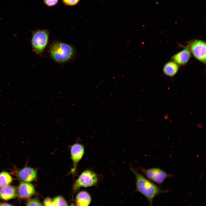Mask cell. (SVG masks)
<instances>
[{"mask_svg":"<svg viewBox=\"0 0 206 206\" xmlns=\"http://www.w3.org/2000/svg\"><path fill=\"white\" fill-rule=\"evenodd\" d=\"M130 169L136 178V191L144 196L148 200L150 206L153 205V201L157 196L167 193L168 190H162L157 185L145 178L132 167Z\"/></svg>","mask_w":206,"mask_h":206,"instance_id":"obj_1","label":"cell"},{"mask_svg":"<svg viewBox=\"0 0 206 206\" xmlns=\"http://www.w3.org/2000/svg\"><path fill=\"white\" fill-rule=\"evenodd\" d=\"M48 52L55 62L62 63L69 61L75 54V50L70 45L60 41H55L50 45Z\"/></svg>","mask_w":206,"mask_h":206,"instance_id":"obj_2","label":"cell"},{"mask_svg":"<svg viewBox=\"0 0 206 206\" xmlns=\"http://www.w3.org/2000/svg\"><path fill=\"white\" fill-rule=\"evenodd\" d=\"M49 32L46 29H38L32 32L31 43L32 50L36 54L42 56L47 45Z\"/></svg>","mask_w":206,"mask_h":206,"instance_id":"obj_3","label":"cell"},{"mask_svg":"<svg viewBox=\"0 0 206 206\" xmlns=\"http://www.w3.org/2000/svg\"><path fill=\"white\" fill-rule=\"evenodd\" d=\"M139 170L144 174L148 179L160 185L167 178L173 176L167 173L159 168H153L148 169L140 167Z\"/></svg>","mask_w":206,"mask_h":206,"instance_id":"obj_4","label":"cell"},{"mask_svg":"<svg viewBox=\"0 0 206 206\" xmlns=\"http://www.w3.org/2000/svg\"><path fill=\"white\" fill-rule=\"evenodd\" d=\"M98 179L97 174L90 170L84 171L80 175L75 183L74 189L76 191L80 187H86L96 185Z\"/></svg>","mask_w":206,"mask_h":206,"instance_id":"obj_5","label":"cell"},{"mask_svg":"<svg viewBox=\"0 0 206 206\" xmlns=\"http://www.w3.org/2000/svg\"><path fill=\"white\" fill-rule=\"evenodd\" d=\"M188 46L194 56L199 61L205 64V42L200 39H194L189 42Z\"/></svg>","mask_w":206,"mask_h":206,"instance_id":"obj_6","label":"cell"},{"mask_svg":"<svg viewBox=\"0 0 206 206\" xmlns=\"http://www.w3.org/2000/svg\"><path fill=\"white\" fill-rule=\"evenodd\" d=\"M16 176L21 180L29 182L35 180L37 177L36 170L29 167H25L17 172Z\"/></svg>","mask_w":206,"mask_h":206,"instance_id":"obj_7","label":"cell"},{"mask_svg":"<svg viewBox=\"0 0 206 206\" xmlns=\"http://www.w3.org/2000/svg\"><path fill=\"white\" fill-rule=\"evenodd\" d=\"M70 151L71 158L73 163V168L72 172L74 173L76 170L78 163L84 154V148L81 144L76 143L71 146Z\"/></svg>","mask_w":206,"mask_h":206,"instance_id":"obj_8","label":"cell"},{"mask_svg":"<svg viewBox=\"0 0 206 206\" xmlns=\"http://www.w3.org/2000/svg\"><path fill=\"white\" fill-rule=\"evenodd\" d=\"M17 194L21 198H29L35 193V188L31 184L21 181L17 189Z\"/></svg>","mask_w":206,"mask_h":206,"instance_id":"obj_9","label":"cell"},{"mask_svg":"<svg viewBox=\"0 0 206 206\" xmlns=\"http://www.w3.org/2000/svg\"><path fill=\"white\" fill-rule=\"evenodd\" d=\"M191 56V53L188 45L183 50L173 55L171 60L179 65L183 66L188 63Z\"/></svg>","mask_w":206,"mask_h":206,"instance_id":"obj_10","label":"cell"},{"mask_svg":"<svg viewBox=\"0 0 206 206\" xmlns=\"http://www.w3.org/2000/svg\"><path fill=\"white\" fill-rule=\"evenodd\" d=\"M17 195V189L13 186L8 185L0 188V198L4 200L14 198Z\"/></svg>","mask_w":206,"mask_h":206,"instance_id":"obj_11","label":"cell"},{"mask_svg":"<svg viewBox=\"0 0 206 206\" xmlns=\"http://www.w3.org/2000/svg\"><path fill=\"white\" fill-rule=\"evenodd\" d=\"M179 69V65L175 62L171 61L168 62L165 64L163 71L166 75L173 77L176 74Z\"/></svg>","mask_w":206,"mask_h":206,"instance_id":"obj_12","label":"cell"},{"mask_svg":"<svg viewBox=\"0 0 206 206\" xmlns=\"http://www.w3.org/2000/svg\"><path fill=\"white\" fill-rule=\"evenodd\" d=\"M91 201V197L90 194L85 191L79 192L76 197L77 205L81 206H88Z\"/></svg>","mask_w":206,"mask_h":206,"instance_id":"obj_13","label":"cell"},{"mask_svg":"<svg viewBox=\"0 0 206 206\" xmlns=\"http://www.w3.org/2000/svg\"><path fill=\"white\" fill-rule=\"evenodd\" d=\"M12 181V178L8 173L4 171L0 173V187L9 185Z\"/></svg>","mask_w":206,"mask_h":206,"instance_id":"obj_14","label":"cell"},{"mask_svg":"<svg viewBox=\"0 0 206 206\" xmlns=\"http://www.w3.org/2000/svg\"><path fill=\"white\" fill-rule=\"evenodd\" d=\"M53 206H67L68 203L65 199L61 196H58L52 200Z\"/></svg>","mask_w":206,"mask_h":206,"instance_id":"obj_15","label":"cell"},{"mask_svg":"<svg viewBox=\"0 0 206 206\" xmlns=\"http://www.w3.org/2000/svg\"><path fill=\"white\" fill-rule=\"evenodd\" d=\"M27 206H42L43 205L37 199H33L28 200L26 203Z\"/></svg>","mask_w":206,"mask_h":206,"instance_id":"obj_16","label":"cell"},{"mask_svg":"<svg viewBox=\"0 0 206 206\" xmlns=\"http://www.w3.org/2000/svg\"><path fill=\"white\" fill-rule=\"evenodd\" d=\"M64 3L66 5L73 6L77 4L80 0H62Z\"/></svg>","mask_w":206,"mask_h":206,"instance_id":"obj_17","label":"cell"},{"mask_svg":"<svg viewBox=\"0 0 206 206\" xmlns=\"http://www.w3.org/2000/svg\"><path fill=\"white\" fill-rule=\"evenodd\" d=\"M58 0H44L45 4L49 6H52L56 5Z\"/></svg>","mask_w":206,"mask_h":206,"instance_id":"obj_18","label":"cell"},{"mask_svg":"<svg viewBox=\"0 0 206 206\" xmlns=\"http://www.w3.org/2000/svg\"><path fill=\"white\" fill-rule=\"evenodd\" d=\"M43 203L44 205L52 206V200L49 197H47L44 200Z\"/></svg>","mask_w":206,"mask_h":206,"instance_id":"obj_19","label":"cell"},{"mask_svg":"<svg viewBox=\"0 0 206 206\" xmlns=\"http://www.w3.org/2000/svg\"><path fill=\"white\" fill-rule=\"evenodd\" d=\"M12 206V205L10 204L9 203L0 202V206Z\"/></svg>","mask_w":206,"mask_h":206,"instance_id":"obj_20","label":"cell"}]
</instances>
